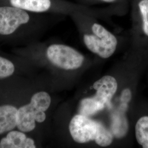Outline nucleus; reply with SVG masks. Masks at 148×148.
<instances>
[{
  "label": "nucleus",
  "mask_w": 148,
  "mask_h": 148,
  "mask_svg": "<svg viewBox=\"0 0 148 148\" xmlns=\"http://www.w3.org/2000/svg\"><path fill=\"white\" fill-rule=\"evenodd\" d=\"M132 14L140 21L142 32L148 37V0H133Z\"/></svg>",
  "instance_id": "nucleus-11"
},
{
  "label": "nucleus",
  "mask_w": 148,
  "mask_h": 148,
  "mask_svg": "<svg viewBox=\"0 0 148 148\" xmlns=\"http://www.w3.org/2000/svg\"><path fill=\"white\" fill-rule=\"evenodd\" d=\"M135 134L138 143L143 148H148V116L141 117L138 120Z\"/></svg>",
  "instance_id": "nucleus-13"
},
{
  "label": "nucleus",
  "mask_w": 148,
  "mask_h": 148,
  "mask_svg": "<svg viewBox=\"0 0 148 148\" xmlns=\"http://www.w3.org/2000/svg\"><path fill=\"white\" fill-rule=\"evenodd\" d=\"M117 86L116 79L114 77L104 76L94 83L93 88L96 90V94L92 97L106 106L116 93Z\"/></svg>",
  "instance_id": "nucleus-8"
},
{
  "label": "nucleus",
  "mask_w": 148,
  "mask_h": 148,
  "mask_svg": "<svg viewBox=\"0 0 148 148\" xmlns=\"http://www.w3.org/2000/svg\"><path fill=\"white\" fill-rule=\"evenodd\" d=\"M90 18V31L83 35L85 46L102 58H108L115 53L118 45L116 37L101 24Z\"/></svg>",
  "instance_id": "nucleus-5"
},
{
  "label": "nucleus",
  "mask_w": 148,
  "mask_h": 148,
  "mask_svg": "<svg viewBox=\"0 0 148 148\" xmlns=\"http://www.w3.org/2000/svg\"><path fill=\"white\" fill-rule=\"evenodd\" d=\"M15 71L16 66L11 60L0 56V79L11 77Z\"/></svg>",
  "instance_id": "nucleus-14"
},
{
  "label": "nucleus",
  "mask_w": 148,
  "mask_h": 148,
  "mask_svg": "<svg viewBox=\"0 0 148 148\" xmlns=\"http://www.w3.org/2000/svg\"><path fill=\"white\" fill-rule=\"evenodd\" d=\"M35 140L27 133L19 130H13L0 139V148H35Z\"/></svg>",
  "instance_id": "nucleus-7"
},
{
  "label": "nucleus",
  "mask_w": 148,
  "mask_h": 148,
  "mask_svg": "<svg viewBox=\"0 0 148 148\" xmlns=\"http://www.w3.org/2000/svg\"><path fill=\"white\" fill-rule=\"evenodd\" d=\"M105 105L95 100L93 97L84 98L80 101L79 114L90 116L102 110Z\"/></svg>",
  "instance_id": "nucleus-12"
},
{
  "label": "nucleus",
  "mask_w": 148,
  "mask_h": 148,
  "mask_svg": "<svg viewBox=\"0 0 148 148\" xmlns=\"http://www.w3.org/2000/svg\"><path fill=\"white\" fill-rule=\"evenodd\" d=\"M51 97L45 91H38L32 95L28 103L18 109L16 129L30 133L46 119V112L50 107Z\"/></svg>",
  "instance_id": "nucleus-4"
},
{
  "label": "nucleus",
  "mask_w": 148,
  "mask_h": 148,
  "mask_svg": "<svg viewBox=\"0 0 148 148\" xmlns=\"http://www.w3.org/2000/svg\"><path fill=\"white\" fill-rule=\"evenodd\" d=\"M53 16L55 15L36 14L14 7L0 5V40L14 42L31 40Z\"/></svg>",
  "instance_id": "nucleus-1"
},
{
  "label": "nucleus",
  "mask_w": 148,
  "mask_h": 148,
  "mask_svg": "<svg viewBox=\"0 0 148 148\" xmlns=\"http://www.w3.org/2000/svg\"><path fill=\"white\" fill-rule=\"evenodd\" d=\"M18 109L11 104L0 105V136L16 128Z\"/></svg>",
  "instance_id": "nucleus-9"
},
{
  "label": "nucleus",
  "mask_w": 148,
  "mask_h": 148,
  "mask_svg": "<svg viewBox=\"0 0 148 148\" xmlns=\"http://www.w3.org/2000/svg\"><path fill=\"white\" fill-rule=\"evenodd\" d=\"M69 132L75 142L86 143L95 141L101 147H108L113 135L102 123L81 114L75 115L70 122Z\"/></svg>",
  "instance_id": "nucleus-3"
},
{
  "label": "nucleus",
  "mask_w": 148,
  "mask_h": 148,
  "mask_svg": "<svg viewBox=\"0 0 148 148\" xmlns=\"http://www.w3.org/2000/svg\"><path fill=\"white\" fill-rule=\"evenodd\" d=\"M80 5L93 9L92 6L102 5L103 9L112 13H123L128 0H76ZM95 10V9H94ZM99 11V10H98ZM102 12V11H101Z\"/></svg>",
  "instance_id": "nucleus-10"
},
{
  "label": "nucleus",
  "mask_w": 148,
  "mask_h": 148,
  "mask_svg": "<svg viewBox=\"0 0 148 148\" xmlns=\"http://www.w3.org/2000/svg\"><path fill=\"white\" fill-rule=\"evenodd\" d=\"M48 60L54 66L65 70L79 68L85 60L84 56L76 49L61 43H53L46 49Z\"/></svg>",
  "instance_id": "nucleus-6"
},
{
  "label": "nucleus",
  "mask_w": 148,
  "mask_h": 148,
  "mask_svg": "<svg viewBox=\"0 0 148 148\" xmlns=\"http://www.w3.org/2000/svg\"><path fill=\"white\" fill-rule=\"evenodd\" d=\"M0 5L14 7L36 14L71 16L77 11L97 14L95 10L66 0H0Z\"/></svg>",
  "instance_id": "nucleus-2"
},
{
  "label": "nucleus",
  "mask_w": 148,
  "mask_h": 148,
  "mask_svg": "<svg viewBox=\"0 0 148 148\" xmlns=\"http://www.w3.org/2000/svg\"><path fill=\"white\" fill-rule=\"evenodd\" d=\"M132 92L129 88H125L122 91L120 101L122 104H128L132 99Z\"/></svg>",
  "instance_id": "nucleus-15"
}]
</instances>
